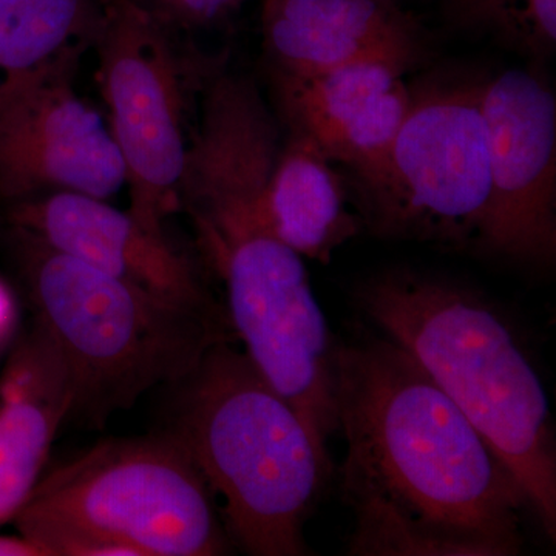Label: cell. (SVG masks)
<instances>
[{"instance_id": "cell-19", "label": "cell", "mask_w": 556, "mask_h": 556, "mask_svg": "<svg viewBox=\"0 0 556 556\" xmlns=\"http://www.w3.org/2000/svg\"><path fill=\"white\" fill-rule=\"evenodd\" d=\"M16 318V303L10 288L0 280V340L9 334Z\"/></svg>"}, {"instance_id": "cell-12", "label": "cell", "mask_w": 556, "mask_h": 556, "mask_svg": "<svg viewBox=\"0 0 556 556\" xmlns=\"http://www.w3.org/2000/svg\"><path fill=\"white\" fill-rule=\"evenodd\" d=\"M405 75L379 62L314 75L270 72L277 118L345 167L350 179L364 177L378 169L407 115Z\"/></svg>"}, {"instance_id": "cell-8", "label": "cell", "mask_w": 556, "mask_h": 556, "mask_svg": "<svg viewBox=\"0 0 556 556\" xmlns=\"http://www.w3.org/2000/svg\"><path fill=\"white\" fill-rule=\"evenodd\" d=\"M110 131L126 166L131 217L156 236L177 211L185 166L182 70L166 27L135 0H109L94 39Z\"/></svg>"}, {"instance_id": "cell-9", "label": "cell", "mask_w": 556, "mask_h": 556, "mask_svg": "<svg viewBox=\"0 0 556 556\" xmlns=\"http://www.w3.org/2000/svg\"><path fill=\"white\" fill-rule=\"evenodd\" d=\"M490 204L475 255L532 269L556 260V97L546 65L482 80Z\"/></svg>"}, {"instance_id": "cell-15", "label": "cell", "mask_w": 556, "mask_h": 556, "mask_svg": "<svg viewBox=\"0 0 556 556\" xmlns=\"http://www.w3.org/2000/svg\"><path fill=\"white\" fill-rule=\"evenodd\" d=\"M350 186L308 139L287 134L270 175L266 225L300 257L328 265L364 226L351 211Z\"/></svg>"}, {"instance_id": "cell-18", "label": "cell", "mask_w": 556, "mask_h": 556, "mask_svg": "<svg viewBox=\"0 0 556 556\" xmlns=\"http://www.w3.org/2000/svg\"><path fill=\"white\" fill-rule=\"evenodd\" d=\"M164 27L178 25L185 30L212 27L225 21L247 0H135Z\"/></svg>"}, {"instance_id": "cell-4", "label": "cell", "mask_w": 556, "mask_h": 556, "mask_svg": "<svg viewBox=\"0 0 556 556\" xmlns=\"http://www.w3.org/2000/svg\"><path fill=\"white\" fill-rule=\"evenodd\" d=\"M36 327L62 358L70 415L102 426L159 386H178L212 346L237 338L226 306L193 308L109 276L14 228Z\"/></svg>"}, {"instance_id": "cell-2", "label": "cell", "mask_w": 556, "mask_h": 556, "mask_svg": "<svg viewBox=\"0 0 556 556\" xmlns=\"http://www.w3.org/2000/svg\"><path fill=\"white\" fill-rule=\"evenodd\" d=\"M351 295L477 428L555 541L554 416L535 362L501 306L463 281L413 266L375 270Z\"/></svg>"}, {"instance_id": "cell-3", "label": "cell", "mask_w": 556, "mask_h": 556, "mask_svg": "<svg viewBox=\"0 0 556 556\" xmlns=\"http://www.w3.org/2000/svg\"><path fill=\"white\" fill-rule=\"evenodd\" d=\"M178 386L167 433L222 497L230 540L254 556L313 555L305 526L334 464L295 409L232 342L212 346Z\"/></svg>"}, {"instance_id": "cell-10", "label": "cell", "mask_w": 556, "mask_h": 556, "mask_svg": "<svg viewBox=\"0 0 556 556\" xmlns=\"http://www.w3.org/2000/svg\"><path fill=\"white\" fill-rule=\"evenodd\" d=\"M78 62H62L0 108V195L5 199L75 192L108 201L126 185L112 131L73 87Z\"/></svg>"}, {"instance_id": "cell-6", "label": "cell", "mask_w": 556, "mask_h": 556, "mask_svg": "<svg viewBox=\"0 0 556 556\" xmlns=\"http://www.w3.org/2000/svg\"><path fill=\"white\" fill-rule=\"evenodd\" d=\"M481 76L430 75L378 169L346 179L362 226L382 240L475 254L490 204Z\"/></svg>"}, {"instance_id": "cell-17", "label": "cell", "mask_w": 556, "mask_h": 556, "mask_svg": "<svg viewBox=\"0 0 556 556\" xmlns=\"http://www.w3.org/2000/svg\"><path fill=\"white\" fill-rule=\"evenodd\" d=\"M450 27L495 40L533 64L556 53V0H442Z\"/></svg>"}, {"instance_id": "cell-13", "label": "cell", "mask_w": 556, "mask_h": 556, "mask_svg": "<svg viewBox=\"0 0 556 556\" xmlns=\"http://www.w3.org/2000/svg\"><path fill=\"white\" fill-rule=\"evenodd\" d=\"M270 72L314 75L379 62L408 73L426 64L430 36L402 0H265Z\"/></svg>"}, {"instance_id": "cell-5", "label": "cell", "mask_w": 556, "mask_h": 556, "mask_svg": "<svg viewBox=\"0 0 556 556\" xmlns=\"http://www.w3.org/2000/svg\"><path fill=\"white\" fill-rule=\"evenodd\" d=\"M13 521L46 556H217L232 543L169 433L101 442L39 479Z\"/></svg>"}, {"instance_id": "cell-1", "label": "cell", "mask_w": 556, "mask_h": 556, "mask_svg": "<svg viewBox=\"0 0 556 556\" xmlns=\"http://www.w3.org/2000/svg\"><path fill=\"white\" fill-rule=\"evenodd\" d=\"M340 493L354 556H517L529 501L470 420L386 336L338 343Z\"/></svg>"}, {"instance_id": "cell-20", "label": "cell", "mask_w": 556, "mask_h": 556, "mask_svg": "<svg viewBox=\"0 0 556 556\" xmlns=\"http://www.w3.org/2000/svg\"><path fill=\"white\" fill-rule=\"evenodd\" d=\"M0 556H46L25 538L0 536Z\"/></svg>"}, {"instance_id": "cell-14", "label": "cell", "mask_w": 556, "mask_h": 556, "mask_svg": "<svg viewBox=\"0 0 556 556\" xmlns=\"http://www.w3.org/2000/svg\"><path fill=\"white\" fill-rule=\"evenodd\" d=\"M73 394L56 348L38 327L14 351L0 383V525L38 484Z\"/></svg>"}, {"instance_id": "cell-7", "label": "cell", "mask_w": 556, "mask_h": 556, "mask_svg": "<svg viewBox=\"0 0 556 556\" xmlns=\"http://www.w3.org/2000/svg\"><path fill=\"white\" fill-rule=\"evenodd\" d=\"M225 281L228 316L244 354L303 420L318 448L339 430L336 353L303 258L268 230L232 233L201 244Z\"/></svg>"}, {"instance_id": "cell-16", "label": "cell", "mask_w": 556, "mask_h": 556, "mask_svg": "<svg viewBox=\"0 0 556 556\" xmlns=\"http://www.w3.org/2000/svg\"><path fill=\"white\" fill-rule=\"evenodd\" d=\"M109 0H0V108L94 42Z\"/></svg>"}, {"instance_id": "cell-11", "label": "cell", "mask_w": 556, "mask_h": 556, "mask_svg": "<svg viewBox=\"0 0 556 556\" xmlns=\"http://www.w3.org/2000/svg\"><path fill=\"white\" fill-rule=\"evenodd\" d=\"M11 222L50 248L150 294L193 308L222 306L188 255L105 200L75 192L33 197L14 206Z\"/></svg>"}]
</instances>
